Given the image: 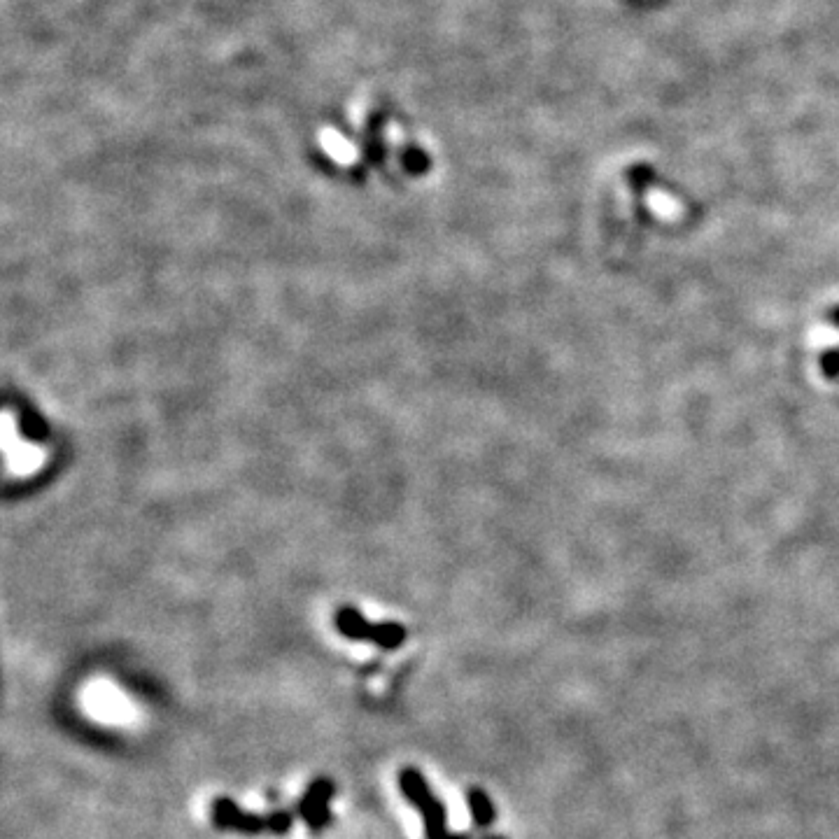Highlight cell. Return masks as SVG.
I'll return each instance as SVG.
<instances>
[{
  "label": "cell",
  "instance_id": "3",
  "mask_svg": "<svg viewBox=\"0 0 839 839\" xmlns=\"http://www.w3.org/2000/svg\"><path fill=\"white\" fill-rule=\"evenodd\" d=\"M336 625H338V630H341V634H345L348 639L371 641V644H376L380 648H387V651H392V648H399L406 639V630L401 625H397V623L369 625L362 616H359L357 611H352V609H345V611L338 613Z\"/></svg>",
  "mask_w": 839,
  "mask_h": 839
},
{
  "label": "cell",
  "instance_id": "5",
  "mask_svg": "<svg viewBox=\"0 0 839 839\" xmlns=\"http://www.w3.org/2000/svg\"><path fill=\"white\" fill-rule=\"evenodd\" d=\"M467 800H469V809H471V816H474L476 828H481V830L490 828L492 819H495V809H492V802L488 795H485L481 788H469Z\"/></svg>",
  "mask_w": 839,
  "mask_h": 839
},
{
  "label": "cell",
  "instance_id": "1",
  "mask_svg": "<svg viewBox=\"0 0 839 839\" xmlns=\"http://www.w3.org/2000/svg\"><path fill=\"white\" fill-rule=\"evenodd\" d=\"M210 819L217 830L243 835H287L294 826V814L287 809L271 814H252L238 807L231 798H217L210 807Z\"/></svg>",
  "mask_w": 839,
  "mask_h": 839
},
{
  "label": "cell",
  "instance_id": "4",
  "mask_svg": "<svg viewBox=\"0 0 839 839\" xmlns=\"http://www.w3.org/2000/svg\"><path fill=\"white\" fill-rule=\"evenodd\" d=\"M336 786L331 779H315L310 781L306 793L301 795V800L296 802V814L299 819L306 823L310 833H322L324 828L331 823V809L329 802L334 798Z\"/></svg>",
  "mask_w": 839,
  "mask_h": 839
},
{
  "label": "cell",
  "instance_id": "2",
  "mask_svg": "<svg viewBox=\"0 0 839 839\" xmlns=\"http://www.w3.org/2000/svg\"><path fill=\"white\" fill-rule=\"evenodd\" d=\"M399 788L404 798L422 814V826H425V839H467L464 835H453L448 830L446 807L436 798V793L429 788L427 779L418 770L406 767L399 774Z\"/></svg>",
  "mask_w": 839,
  "mask_h": 839
},
{
  "label": "cell",
  "instance_id": "6",
  "mask_svg": "<svg viewBox=\"0 0 839 839\" xmlns=\"http://www.w3.org/2000/svg\"><path fill=\"white\" fill-rule=\"evenodd\" d=\"M648 206L655 215L665 217V220H674V217L681 215V206L679 201L672 199V196H667L665 192H651L648 194Z\"/></svg>",
  "mask_w": 839,
  "mask_h": 839
},
{
  "label": "cell",
  "instance_id": "7",
  "mask_svg": "<svg viewBox=\"0 0 839 839\" xmlns=\"http://www.w3.org/2000/svg\"><path fill=\"white\" fill-rule=\"evenodd\" d=\"M490 839H502V837H490Z\"/></svg>",
  "mask_w": 839,
  "mask_h": 839
}]
</instances>
